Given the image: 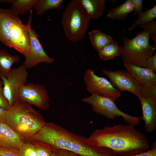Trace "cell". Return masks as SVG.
Returning <instances> with one entry per match:
<instances>
[{
    "label": "cell",
    "mask_w": 156,
    "mask_h": 156,
    "mask_svg": "<svg viewBox=\"0 0 156 156\" xmlns=\"http://www.w3.org/2000/svg\"><path fill=\"white\" fill-rule=\"evenodd\" d=\"M37 0H5L12 4L11 10L18 16L23 15L32 10Z\"/></svg>",
    "instance_id": "obj_23"
},
{
    "label": "cell",
    "mask_w": 156,
    "mask_h": 156,
    "mask_svg": "<svg viewBox=\"0 0 156 156\" xmlns=\"http://www.w3.org/2000/svg\"><path fill=\"white\" fill-rule=\"evenodd\" d=\"M6 111L0 107V122L5 123Z\"/></svg>",
    "instance_id": "obj_35"
},
{
    "label": "cell",
    "mask_w": 156,
    "mask_h": 156,
    "mask_svg": "<svg viewBox=\"0 0 156 156\" xmlns=\"http://www.w3.org/2000/svg\"><path fill=\"white\" fill-rule=\"evenodd\" d=\"M124 67L141 85H156V74L152 70L129 63H123Z\"/></svg>",
    "instance_id": "obj_15"
},
{
    "label": "cell",
    "mask_w": 156,
    "mask_h": 156,
    "mask_svg": "<svg viewBox=\"0 0 156 156\" xmlns=\"http://www.w3.org/2000/svg\"><path fill=\"white\" fill-rule=\"evenodd\" d=\"M122 39L124 43L122 47L121 55L123 63L132 64L144 68H146L148 59L156 53V46L149 43L150 35L145 30L136 33L133 38L130 39L126 35Z\"/></svg>",
    "instance_id": "obj_4"
},
{
    "label": "cell",
    "mask_w": 156,
    "mask_h": 156,
    "mask_svg": "<svg viewBox=\"0 0 156 156\" xmlns=\"http://www.w3.org/2000/svg\"><path fill=\"white\" fill-rule=\"evenodd\" d=\"M3 87V82L2 80L0 78V88Z\"/></svg>",
    "instance_id": "obj_37"
},
{
    "label": "cell",
    "mask_w": 156,
    "mask_h": 156,
    "mask_svg": "<svg viewBox=\"0 0 156 156\" xmlns=\"http://www.w3.org/2000/svg\"><path fill=\"white\" fill-rule=\"evenodd\" d=\"M28 75L27 69L23 64L17 68H12L6 78H1L3 82L4 94L10 107L15 102L20 88L27 83Z\"/></svg>",
    "instance_id": "obj_10"
},
{
    "label": "cell",
    "mask_w": 156,
    "mask_h": 156,
    "mask_svg": "<svg viewBox=\"0 0 156 156\" xmlns=\"http://www.w3.org/2000/svg\"><path fill=\"white\" fill-rule=\"evenodd\" d=\"M89 138L96 145L109 149L121 156L138 154L149 147L145 135L134 125L128 124L106 126L96 129Z\"/></svg>",
    "instance_id": "obj_2"
},
{
    "label": "cell",
    "mask_w": 156,
    "mask_h": 156,
    "mask_svg": "<svg viewBox=\"0 0 156 156\" xmlns=\"http://www.w3.org/2000/svg\"><path fill=\"white\" fill-rule=\"evenodd\" d=\"M0 156H22L20 150L0 147Z\"/></svg>",
    "instance_id": "obj_29"
},
{
    "label": "cell",
    "mask_w": 156,
    "mask_h": 156,
    "mask_svg": "<svg viewBox=\"0 0 156 156\" xmlns=\"http://www.w3.org/2000/svg\"><path fill=\"white\" fill-rule=\"evenodd\" d=\"M10 48H12L26 57L29 47V37L27 25L23 24L18 17L10 29Z\"/></svg>",
    "instance_id": "obj_12"
},
{
    "label": "cell",
    "mask_w": 156,
    "mask_h": 156,
    "mask_svg": "<svg viewBox=\"0 0 156 156\" xmlns=\"http://www.w3.org/2000/svg\"><path fill=\"white\" fill-rule=\"evenodd\" d=\"M88 35L92 46L97 51L114 41L111 36L99 29L92 30L89 32Z\"/></svg>",
    "instance_id": "obj_20"
},
{
    "label": "cell",
    "mask_w": 156,
    "mask_h": 156,
    "mask_svg": "<svg viewBox=\"0 0 156 156\" xmlns=\"http://www.w3.org/2000/svg\"><path fill=\"white\" fill-rule=\"evenodd\" d=\"M9 102L3 92V87L0 88V107L6 111L10 108Z\"/></svg>",
    "instance_id": "obj_30"
},
{
    "label": "cell",
    "mask_w": 156,
    "mask_h": 156,
    "mask_svg": "<svg viewBox=\"0 0 156 156\" xmlns=\"http://www.w3.org/2000/svg\"><path fill=\"white\" fill-rule=\"evenodd\" d=\"M102 72L109 78L113 86L120 92L129 91L138 97L141 95L142 85L127 70L111 71L103 69Z\"/></svg>",
    "instance_id": "obj_11"
},
{
    "label": "cell",
    "mask_w": 156,
    "mask_h": 156,
    "mask_svg": "<svg viewBox=\"0 0 156 156\" xmlns=\"http://www.w3.org/2000/svg\"><path fill=\"white\" fill-rule=\"evenodd\" d=\"M18 17L11 9H0V41L9 47L10 28L13 21Z\"/></svg>",
    "instance_id": "obj_16"
},
{
    "label": "cell",
    "mask_w": 156,
    "mask_h": 156,
    "mask_svg": "<svg viewBox=\"0 0 156 156\" xmlns=\"http://www.w3.org/2000/svg\"><path fill=\"white\" fill-rule=\"evenodd\" d=\"M142 106V116L141 120L144 122V129L148 133L156 129V97L140 95L138 97Z\"/></svg>",
    "instance_id": "obj_13"
},
{
    "label": "cell",
    "mask_w": 156,
    "mask_h": 156,
    "mask_svg": "<svg viewBox=\"0 0 156 156\" xmlns=\"http://www.w3.org/2000/svg\"><path fill=\"white\" fill-rule=\"evenodd\" d=\"M84 81L87 90L91 94L98 95L115 100L121 95L120 92L103 77L97 76L91 68L85 71Z\"/></svg>",
    "instance_id": "obj_9"
},
{
    "label": "cell",
    "mask_w": 156,
    "mask_h": 156,
    "mask_svg": "<svg viewBox=\"0 0 156 156\" xmlns=\"http://www.w3.org/2000/svg\"><path fill=\"white\" fill-rule=\"evenodd\" d=\"M122 50V47L118 45L117 41L114 40L97 51V54L101 59L107 60L121 55Z\"/></svg>",
    "instance_id": "obj_21"
},
{
    "label": "cell",
    "mask_w": 156,
    "mask_h": 156,
    "mask_svg": "<svg viewBox=\"0 0 156 156\" xmlns=\"http://www.w3.org/2000/svg\"><path fill=\"white\" fill-rule=\"evenodd\" d=\"M31 142L34 145L38 156H51L53 152L50 148L42 144Z\"/></svg>",
    "instance_id": "obj_27"
},
{
    "label": "cell",
    "mask_w": 156,
    "mask_h": 156,
    "mask_svg": "<svg viewBox=\"0 0 156 156\" xmlns=\"http://www.w3.org/2000/svg\"><path fill=\"white\" fill-rule=\"evenodd\" d=\"M24 142L5 123L0 122V147L20 150Z\"/></svg>",
    "instance_id": "obj_14"
},
{
    "label": "cell",
    "mask_w": 156,
    "mask_h": 156,
    "mask_svg": "<svg viewBox=\"0 0 156 156\" xmlns=\"http://www.w3.org/2000/svg\"><path fill=\"white\" fill-rule=\"evenodd\" d=\"M156 73V53L150 57L147 60L146 68Z\"/></svg>",
    "instance_id": "obj_32"
},
{
    "label": "cell",
    "mask_w": 156,
    "mask_h": 156,
    "mask_svg": "<svg viewBox=\"0 0 156 156\" xmlns=\"http://www.w3.org/2000/svg\"><path fill=\"white\" fill-rule=\"evenodd\" d=\"M133 5V11L135 14H138L142 11V0H131Z\"/></svg>",
    "instance_id": "obj_33"
},
{
    "label": "cell",
    "mask_w": 156,
    "mask_h": 156,
    "mask_svg": "<svg viewBox=\"0 0 156 156\" xmlns=\"http://www.w3.org/2000/svg\"><path fill=\"white\" fill-rule=\"evenodd\" d=\"M20 60L17 55H12L6 50L0 49V78H6L12 66Z\"/></svg>",
    "instance_id": "obj_18"
},
{
    "label": "cell",
    "mask_w": 156,
    "mask_h": 156,
    "mask_svg": "<svg viewBox=\"0 0 156 156\" xmlns=\"http://www.w3.org/2000/svg\"><path fill=\"white\" fill-rule=\"evenodd\" d=\"M20 151L22 156H38L34 145L29 141L25 142Z\"/></svg>",
    "instance_id": "obj_25"
},
{
    "label": "cell",
    "mask_w": 156,
    "mask_h": 156,
    "mask_svg": "<svg viewBox=\"0 0 156 156\" xmlns=\"http://www.w3.org/2000/svg\"><path fill=\"white\" fill-rule=\"evenodd\" d=\"M89 18L96 19L103 15L105 8V0H79Z\"/></svg>",
    "instance_id": "obj_17"
},
{
    "label": "cell",
    "mask_w": 156,
    "mask_h": 156,
    "mask_svg": "<svg viewBox=\"0 0 156 156\" xmlns=\"http://www.w3.org/2000/svg\"><path fill=\"white\" fill-rule=\"evenodd\" d=\"M133 11V5L131 0H127L116 7L112 8L108 10L107 16L111 19L122 20Z\"/></svg>",
    "instance_id": "obj_19"
},
{
    "label": "cell",
    "mask_w": 156,
    "mask_h": 156,
    "mask_svg": "<svg viewBox=\"0 0 156 156\" xmlns=\"http://www.w3.org/2000/svg\"><path fill=\"white\" fill-rule=\"evenodd\" d=\"M82 101L91 105L92 110L95 113L112 120L121 116L125 122L134 126L138 125L141 120L140 117L131 116L121 111L114 100L107 98L91 94L82 99Z\"/></svg>",
    "instance_id": "obj_6"
},
{
    "label": "cell",
    "mask_w": 156,
    "mask_h": 156,
    "mask_svg": "<svg viewBox=\"0 0 156 156\" xmlns=\"http://www.w3.org/2000/svg\"><path fill=\"white\" fill-rule=\"evenodd\" d=\"M5 119V123L25 142L28 141L46 122L31 105L18 99L6 111Z\"/></svg>",
    "instance_id": "obj_3"
},
{
    "label": "cell",
    "mask_w": 156,
    "mask_h": 156,
    "mask_svg": "<svg viewBox=\"0 0 156 156\" xmlns=\"http://www.w3.org/2000/svg\"><path fill=\"white\" fill-rule=\"evenodd\" d=\"M27 25L29 37V47L27 56L23 64L26 68L29 69L41 63L52 64L54 59L49 57L46 53L38 39V35L31 27L32 10L30 11Z\"/></svg>",
    "instance_id": "obj_8"
},
{
    "label": "cell",
    "mask_w": 156,
    "mask_h": 156,
    "mask_svg": "<svg viewBox=\"0 0 156 156\" xmlns=\"http://www.w3.org/2000/svg\"><path fill=\"white\" fill-rule=\"evenodd\" d=\"M79 156H80V155H79Z\"/></svg>",
    "instance_id": "obj_39"
},
{
    "label": "cell",
    "mask_w": 156,
    "mask_h": 156,
    "mask_svg": "<svg viewBox=\"0 0 156 156\" xmlns=\"http://www.w3.org/2000/svg\"><path fill=\"white\" fill-rule=\"evenodd\" d=\"M140 28L146 30L149 34L151 39L154 42L156 46V21H153L145 24L139 26Z\"/></svg>",
    "instance_id": "obj_26"
},
{
    "label": "cell",
    "mask_w": 156,
    "mask_h": 156,
    "mask_svg": "<svg viewBox=\"0 0 156 156\" xmlns=\"http://www.w3.org/2000/svg\"><path fill=\"white\" fill-rule=\"evenodd\" d=\"M58 156H79V155L74 152L62 149L56 150Z\"/></svg>",
    "instance_id": "obj_34"
},
{
    "label": "cell",
    "mask_w": 156,
    "mask_h": 156,
    "mask_svg": "<svg viewBox=\"0 0 156 156\" xmlns=\"http://www.w3.org/2000/svg\"><path fill=\"white\" fill-rule=\"evenodd\" d=\"M0 2H3V0H0Z\"/></svg>",
    "instance_id": "obj_38"
},
{
    "label": "cell",
    "mask_w": 156,
    "mask_h": 156,
    "mask_svg": "<svg viewBox=\"0 0 156 156\" xmlns=\"http://www.w3.org/2000/svg\"><path fill=\"white\" fill-rule=\"evenodd\" d=\"M138 15V19L131 27L128 28L129 31H132L138 25H142L153 21L156 17V5L146 11H142Z\"/></svg>",
    "instance_id": "obj_24"
},
{
    "label": "cell",
    "mask_w": 156,
    "mask_h": 156,
    "mask_svg": "<svg viewBox=\"0 0 156 156\" xmlns=\"http://www.w3.org/2000/svg\"><path fill=\"white\" fill-rule=\"evenodd\" d=\"M51 156H58L57 152L56 151H53Z\"/></svg>",
    "instance_id": "obj_36"
},
{
    "label": "cell",
    "mask_w": 156,
    "mask_h": 156,
    "mask_svg": "<svg viewBox=\"0 0 156 156\" xmlns=\"http://www.w3.org/2000/svg\"><path fill=\"white\" fill-rule=\"evenodd\" d=\"M90 19L79 0H73L63 12L61 24L64 34L70 41L83 40L89 25Z\"/></svg>",
    "instance_id": "obj_5"
},
{
    "label": "cell",
    "mask_w": 156,
    "mask_h": 156,
    "mask_svg": "<svg viewBox=\"0 0 156 156\" xmlns=\"http://www.w3.org/2000/svg\"><path fill=\"white\" fill-rule=\"evenodd\" d=\"M29 141L42 144L53 151L64 149L81 156L116 155L109 149L96 145L89 138L76 134L51 122H46Z\"/></svg>",
    "instance_id": "obj_1"
},
{
    "label": "cell",
    "mask_w": 156,
    "mask_h": 156,
    "mask_svg": "<svg viewBox=\"0 0 156 156\" xmlns=\"http://www.w3.org/2000/svg\"><path fill=\"white\" fill-rule=\"evenodd\" d=\"M141 95L148 97H156V85H142Z\"/></svg>",
    "instance_id": "obj_28"
},
{
    "label": "cell",
    "mask_w": 156,
    "mask_h": 156,
    "mask_svg": "<svg viewBox=\"0 0 156 156\" xmlns=\"http://www.w3.org/2000/svg\"><path fill=\"white\" fill-rule=\"evenodd\" d=\"M152 149L149 151H144L138 154L128 156H156V141L151 144ZM116 156H121L116 155Z\"/></svg>",
    "instance_id": "obj_31"
},
{
    "label": "cell",
    "mask_w": 156,
    "mask_h": 156,
    "mask_svg": "<svg viewBox=\"0 0 156 156\" xmlns=\"http://www.w3.org/2000/svg\"><path fill=\"white\" fill-rule=\"evenodd\" d=\"M63 5L62 0H37L34 8L36 14L41 16L48 10H59Z\"/></svg>",
    "instance_id": "obj_22"
},
{
    "label": "cell",
    "mask_w": 156,
    "mask_h": 156,
    "mask_svg": "<svg viewBox=\"0 0 156 156\" xmlns=\"http://www.w3.org/2000/svg\"><path fill=\"white\" fill-rule=\"evenodd\" d=\"M16 99L33 105L43 110H46L50 107L48 92L41 84L27 83L18 91Z\"/></svg>",
    "instance_id": "obj_7"
}]
</instances>
